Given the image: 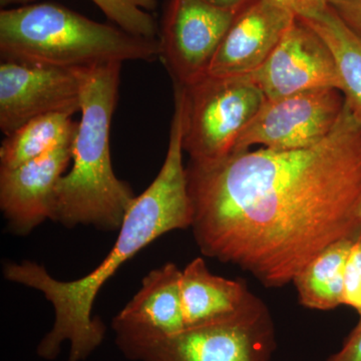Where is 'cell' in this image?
<instances>
[{"label": "cell", "mask_w": 361, "mask_h": 361, "mask_svg": "<svg viewBox=\"0 0 361 361\" xmlns=\"http://www.w3.org/2000/svg\"><path fill=\"white\" fill-rule=\"evenodd\" d=\"M186 169L202 254L268 288L290 283L325 248L360 234L361 122L346 103L314 146L248 149Z\"/></svg>", "instance_id": "6da1fadb"}, {"label": "cell", "mask_w": 361, "mask_h": 361, "mask_svg": "<svg viewBox=\"0 0 361 361\" xmlns=\"http://www.w3.org/2000/svg\"><path fill=\"white\" fill-rule=\"evenodd\" d=\"M167 155L155 180L130 207L118 237L109 255L92 272L73 281H59L44 266L23 261L4 266L8 281L23 285L44 294L52 304V329L39 342L37 355L44 360L58 357L65 342L71 344L66 361H84L102 343L106 326L92 317L97 293L123 263L161 235L186 229L193 223V206L188 190L187 169L183 164L184 108L174 102Z\"/></svg>", "instance_id": "7a4b0ae2"}, {"label": "cell", "mask_w": 361, "mask_h": 361, "mask_svg": "<svg viewBox=\"0 0 361 361\" xmlns=\"http://www.w3.org/2000/svg\"><path fill=\"white\" fill-rule=\"evenodd\" d=\"M122 65L80 68V121L71 149L73 165L56 186L51 217L66 228L120 230L137 197L128 183L116 177L111 158V125Z\"/></svg>", "instance_id": "3957f363"}, {"label": "cell", "mask_w": 361, "mask_h": 361, "mask_svg": "<svg viewBox=\"0 0 361 361\" xmlns=\"http://www.w3.org/2000/svg\"><path fill=\"white\" fill-rule=\"evenodd\" d=\"M1 61L59 68L155 61L160 40L90 20L54 2L0 11Z\"/></svg>", "instance_id": "277c9868"}, {"label": "cell", "mask_w": 361, "mask_h": 361, "mask_svg": "<svg viewBox=\"0 0 361 361\" xmlns=\"http://www.w3.org/2000/svg\"><path fill=\"white\" fill-rule=\"evenodd\" d=\"M184 104L183 149L192 163H215L235 145L267 99L250 75H206L180 85Z\"/></svg>", "instance_id": "5b68a950"}, {"label": "cell", "mask_w": 361, "mask_h": 361, "mask_svg": "<svg viewBox=\"0 0 361 361\" xmlns=\"http://www.w3.org/2000/svg\"><path fill=\"white\" fill-rule=\"evenodd\" d=\"M275 349L272 316L254 295L236 315L186 329L159 345L145 361H271Z\"/></svg>", "instance_id": "8992f818"}, {"label": "cell", "mask_w": 361, "mask_h": 361, "mask_svg": "<svg viewBox=\"0 0 361 361\" xmlns=\"http://www.w3.org/2000/svg\"><path fill=\"white\" fill-rule=\"evenodd\" d=\"M345 99L341 90L322 89L267 101L240 135L231 153L262 145L272 149L314 146L341 120Z\"/></svg>", "instance_id": "52a82bcc"}, {"label": "cell", "mask_w": 361, "mask_h": 361, "mask_svg": "<svg viewBox=\"0 0 361 361\" xmlns=\"http://www.w3.org/2000/svg\"><path fill=\"white\" fill-rule=\"evenodd\" d=\"M175 263L152 270L140 290L114 318L116 344L125 357L145 361L159 345L186 329Z\"/></svg>", "instance_id": "ba28073f"}, {"label": "cell", "mask_w": 361, "mask_h": 361, "mask_svg": "<svg viewBox=\"0 0 361 361\" xmlns=\"http://www.w3.org/2000/svg\"><path fill=\"white\" fill-rule=\"evenodd\" d=\"M238 13L204 0H169L159 40L160 59L174 84L190 85L206 75Z\"/></svg>", "instance_id": "9c48e42d"}, {"label": "cell", "mask_w": 361, "mask_h": 361, "mask_svg": "<svg viewBox=\"0 0 361 361\" xmlns=\"http://www.w3.org/2000/svg\"><path fill=\"white\" fill-rule=\"evenodd\" d=\"M80 68H59L1 61L0 130L11 135L37 116L80 111Z\"/></svg>", "instance_id": "30bf717a"}, {"label": "cell", "mask_w": 361, "mask_h": 361, "mask_svg": "<svg viewBox=\"0 0 361 361\" xmlns=\"http://www.w3.org/2000/svg\"><path fill=\"white\" fill-rule=\"evenodd\" d=\"M249 75L267 101L315 90L341 92L329 47L297 16L264 63Z\"/></svg>", "instance_id": "8fae6325"}, {"label": "cell", "mask_w": 361, "mask_h": 361, "mask_svg": "<svg viewBox=\"0 0 361 361\" xmlns=\"http://www.w3.org/2000/svg\"><path fill=\"white\" fill-rule=\"evenodd\" d=\"M73 142L13 168H0V209L14 234L51 220L54 194L71 161Z\"/></svg>", "instance_id": "7c38bea8"}, {"label": "cell", "mask_w": 361, "mask_h": 361, "mask_svg": "<svg viewBox=\"0 0 361 361\" xmlns=\"http://www.w3.org/2000/svg\"><path fill=\"white\" fill-rule=\"evenodd\" d=\"M296 16L272 0H254L237 14L209 66L213 77H243L264 63Z\"/></svg>", "instance_id": "4fadbf2b"}, {"label": "cell", "mask_w": 361, "mask_h": 361, "mask_svg": "<svg viewBox=\"0 0 361 361\" xmlns=\"http://www.w3.org/2000/svg\"><path fill=\"white\" fill-rule=\"evenodd\" d=\"M180 295L186 329L231 318L254 297L245 282L212 274L200 257L195 258L182 271Z\"/></svg>", "instance_id": "5bb4252c"}, {"label": "cell", "mask_w": 361, "mask_h": 361, "mask_svg": "<svg viewBox=\"0 0 361 361\" xmlns=\"http://www.w3.org/2000/svg\"><path fill=\"white\" fill-rule=\"evenodd\" d=\"M329 47L341 82V92L348 108L361 122V39L331 6L298 18Z\"/></svg>", "instance_id": "9a60e30c"}, {"label": "cell", "mask_w": 361, "mask_h": 361, "mask_svg": "<svg viewBox=\"0 0 361 361\" xmlns=\"http://www.w3.org/2000/svg\"><path fill=\"white\" fill-rule=\"evenodd\" d=\"M357 236L339 240L316 255L292 280L300 303L315 310L342 305L344 271Z\"/></svg>", "instance_id": "2e32d148"}, {"label": "cell", "mask_w": 361, "mask_h": 361, "mask_svg": "<svg viewBox=\"0 0 361 361\" xmlns=\"http://www.w3.org/2000/svg\"><path fill=\"white\" fill-rule=\"evenodd\" d=\"M78 123L66 114L37 116L7 135L0 147V168H13L75 140Z\"/></svg>", "instance_id": "e0dca14e"}, {"label": "cell", "mask_w": 361, "mask_h": 361, "mask_svg": "<svg viewBox=\"0 0 361 361\" xmlns=\"http://www.w3.org/2000/svg\"><path fill=\"white\" fill-rule=\"evenodd\" d=\"M114 25L126 32L157 39L160 35L153 11L158 6L157 0H92Z\"/></svg>", "instance_id": "ac0fdd59"}, {"label": "cell", "mask_w": 361, "mask_h": 361, "mask_svg": "<svg viewBox=\"0 0 361 361\" xmlns=\"http://www.w3.org/2000/svg\"><path fill=\"white\" fill-rule=\"evenodd\" d=\"M342 305L353 308L361 318V232L351 247L344 271Z\"/></svg>", "instance_id": "d6986e66"}, {"label": "cell", "mask_w": 361, "mask_h": 361, "mask_svg": "<svg viewBox=\"0 0 361 361\" xmlns=\"http://www.w3.org/2000/svg\"><path fill=\"white\" fill-rule=\"evenodd\" d=\"M330 6L361 39V0H330Z\"/></svg>", "instance_id": "ffe728a7"}, {"label": "cell", "mask_w": 361, "mask_h": 361, "mask_svg": "<svg viewBox=\"0 0 361 361\" xmlns=\"http://www.w3.org/2000/svg\"><path fill=\"white\" fill-rule=\"evenodd\" d=\"M326 361H361V318L342 348Z\"/></svg>", "instance_id": "44dd1931"}, {"label": "cell", "mask_w": 361, "mask_h": 361, "mask_svg": "<svg viewBox=\"0 0 361 361\" xmlns=\"http://www.w3.org/2000/svg\"><path fill=\"white\" fill-rule=\"evenodd\" d=\"M275 4L285 7L295 14L297 18H304L322 11L330 4V0H272Z\"/></svg>", "instance_id": "7402d4cb"}, {"label": "cell", "mask_w": 361, "mask_h": 361, "mask_svg": "<svg viewBox=\"0 0 361 361\" xmlns=\"http://www.w3.org/2000/svg\"><path fill=\"white\" fill-rule=\"evenodd\" d=\"M214 6L220 7L223 9H229V11H240L245 7V4L249 0H204Z\"/></svg>", "instance_id": "603a6c76"}, {"label": "cell", "mask_w": 361, "mask_h": 361, "mask_svg": "<svg viewBox=\"0 0 361 361\" xmlns=\"http://www.w3.org/2000/svg\"><path fill=\"white\" fill-rule=\"evenodd\" d=\"M358 221H360V230H361V204L360 206V209H358Z\"/></svg>", "instance_id": "cb8c5ba5"}]
</instances>
